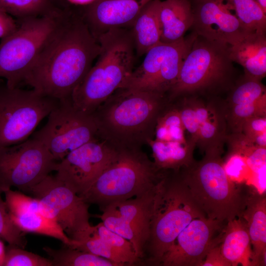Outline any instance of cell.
<instances>
[{
	"label": "cell",
	"instance_id": "1",
	"mask_svg": "<svg viewBox=\"0 0 266 266\" xmlns=\"http://www.w3.org/2000/svg\"><path fill=\"white\" fill-rule=\"evenodd\" d=\"M73 7L64 9L57 29L23 80L58 100L71 98L100 50L79 7Z\"/></svg>",
	"mask_w": 266,
	"mask_h": 266
},
{
	"label": "cell",
	"instance_id": "2",
	"mask_svg": "<svg viewBox=\"0 0 266 266\" xmlns=\"http://www.w3.org/2000/svg\"><path fill=\"white\" fill-rule=\"evenodd\" d=\"M170 103L166 94L120 88L93 113L98 137L117 147H141L154 138L157 121Z\"/></svg>",
	"mask_w": 266,
	"mask_h": 266
},
{
	"label": "cell",
	"instance_id": "3",
	"mask_svg": "<svg viewBox=\"0 0 266 266\" xmlns=\"http://www.w3.org/2000/svg\"><path fill=\"white\" fill-rule=\"evenodd\" d=\"M97 40L100 50L97 62L71 96L73 106L88 113L123 87L133 70L136 55L130 29H111Z\"/></svg>",
	"mask_w": 266,
	"mask_h": 266
},
{
	"label": "cell",
	"instance_id": "4",
	"mask_svg": "<svg viewBox=\"0 0 266 266\" xmlns=\"http://www.w3.org/2000/svg\"><path fill=\"white\" fill-rule=\"evenodd\" d=\"M233 63L228 44L197 35L167 94L169 101L188 96L208 99L228 92L237 79Z\"/></svg>",
	"mask_w": 266,
	"mask_h": 266
},
{
	"label": "cell",
	"instance_id": "5",
	"mask_svg": "<svg viewBox=\"0 0 266 266\" xmlns=\"http://www.w3.org/2000/svg\"><path fill=\"white\" fill-rule=\"evenodd\" d=\"M167 170L157 185L144 258L159 265L182 231L194 219L205 216L192 198L179 171ZM206 217V216H205Z\"/></svg>",
	"mask_w": 266,
	"mask_h": 266
},
{
	"label": "cell",
	"instance_id": "6",
	"mask_svg": "<svg viewBox=\"0 0 266 266\" xmlns=\"http://www.w3.org/2000/svg\"><path fill=\"white\" fill-rule=\"evenodd\" d=\"M117 148L113 161L89 189L79 196L100 209L145 194L156 187L166 171L159 169L141 147Z\"/></svg>",
	"mask_w": 266,
	"mask_h": 266
},
{
	"label": "cell",
	"instance_id": "7",
	"mask_svg": "<svg viewBox=\"0 0 266 266\" xmlns=\"http://www.w3.org/2000/svg\"><path fill=\"white\" fill-rule=\"evenodd\" d=\"M221 155L205 154L202 159L179 170L193 200L208 218L222 223L241 217L246 198L228 177Z\"/></svg>",
	"mask_w": 266,
	"mask_h": 266
},
{
	"label": "cell",
	"instance_id": "8",
	"mask_svg": "<svg viewBox=\"0 0 266 266\" xmlns=\"http://www.w3.org/2000/svg\"><path fill=\"white\" fill-rule=\"evenodd\" d=\"M64 9L55 14L18 20L16 30L0 43V77L9 87H18L50 39Z\"/></svg>",
	"mask_w": 266,
	"mask_h": 266
},
{
	"label": "cell",
	"instance_id": "9",
	"mask_svg": "<svg viewBox=\"0 0 266 266\" xmlns=\"http://www.w3.org/2000/svg\"><path fill=\"white\" fill-rule=\"evenodd\" d=\"M59 100L32 89L0 86V147L28 139Z\"/></svg>",
	"mask_w": 266,
	"mask_h": 266
},
{
	"label": "cell",
	"instance_id": "10",
	"mask_svg": "<svg viewBox=\"0 0 266 266\" xmlns=\"http://www.w3.org/2000/svg\"><path fill=\"white\" fill-rule=\"evenodd\" d=\"M41 141L56 161L98 137L93 113L76 109L71 98L59 100L48 116L46 124L32 136Z\"/></svg>",
	"mask_w": 266,
	"mask_h": 266
},
{
	"label": "cell",
	"instance_id": "11",
	"mask_svg": "<svg viewBox=\"0 0 266 266\" xmlns=\"http://www.w3.org/2000/svg\"><path fill=\"white\" fill-rule=\"evenodd\" d=\"M57 164L47 147L32 137L0 147V194L12 187L27 192L55 171Z\"/></svg>",
	"mask_w": 266,
	"mask_h": 266
},
{
	"label": "cell",
	"instance_id": "12",
	"mask_svg": "<svg viewBox=\"0 0 266 266\" xmlns=\"http://www.w3.org/2000/svg\"><path fill=\"white\" fill-rule=\"evenodd\" d=\"M197 34H191L173 43L160 42L146 53L122 88L166 94L176 82L184 58Z\"/></svg>",
	"mask_w": 266,
	"mask_h": 266
},
{
	"label": "cell",
	"instance_id": "13",
	"mask_svg": "<svg viewBox=\"0 0 266 266\" xmlns=\"http://www.w3.org/2000/svg\"><path fill=\"white\" fill-rule=\"evenodd\" d=\"M27 192L38 200L40 213L55 221L71 239L90 225L89 204L55 175L49 174Z\"/></svg>",
	"mask_w": 266,
	"mask_h": 266
},
{
	"label": "cell",
	"instance_id": "14",
	"mask_svg": "<svg viewBox=\"0 0 266 266\" xmlns=\"http://www.w3.org/2000/svg\"><path fill=\"white\" fill-rule=\"evenodd\" d=\"M118 148L97 137L71 151L57 162L55 177L78 196L88 190L115 159Z\"/></svg>",
	"mask_w": 266,
	"mask_h": 266
},
{
	"label": "cell",
	"instance_id": "15",
	"mask_svg": "<svg viewBox=\"0 0 266 266\" xmlns=\"http://www.w3.org/2000/svg\"><path fill=\"white\" fill-rule=\"evenodd\" d=\"M222 223L205 216L193 219L179 234L159 265L200 266L209 250L221 241L222 237L213 236Z\"/></svg>",
	"mask_w": 266,
	"mask_h": 266
},
{
	"label": "cell",
	"instance_id": "16",
	"mask_svg": "<svg viewBox=\"0 0 266 266\" xmlns=\"http://www.w3.org/2000/svg\"><path fill=\"white\" fill-rule=\"evenodd\" d=\"M192 32L210 40L234 45L249 34L223 0H190Z\"/></svg>",
	"mask_w": 266,
	"mask_h": 266
},
{
	"label": "cell",
	"instance_id": "17",
	"mask_svg": "<svg viewBox=\"0 0 266 266\" xmlns=\"http://www.w3.org/2000/svg\"><path fill=\"white\" fill-rule=\"evenodd\" d=\"M151 0H96L91 4L79 8L97 39L111 29H130L141 9Z\"/></svg>",
	"mask_w": 266,
	"mask_h": 266
},
{
	"label": "cell",
	"instance_id": "18",
	"mask_svg": "<svg viewBox=\"0 0 266 266\" xmlns=\"http://www.w3.org/2000/svg\"><path fill=\"white\" fill-rule=\"evenodd\" d=\"M194 97L198 123L196 146L205 154L221 155L228 135L224 101L218 97L204 101L201 97Z\"/></svg>",
	"mask_w": 266,
	"mask_h": 266
},
{
	"label": "cell",
	"instance_id": "19",
	"mask_svg": "<svg viewBox=\"0 0 266 266\" xmlns=\"http://www.w3.org/2000/svg\"><path fill=\"white\" fill-rule=\"evenodd\" d=\"M157 185L141 196L116 201L100 209L121 217L136 233L144 250L150 234V221Z\"/></svg>",
	"mask_w": 266,
	"mask_h": 266
},
{
	"label": "cell",
	"instance_id": "20",
	"mask_svg": "<svg viewBox=\"0 0 266 266\" xmlns=\"http://www.w3.org/2000/svg\"><path fill=\"white\" fill-rule=\"evenodd\" d=\"M230 58L241 65L244 75L261 81L266 75V33L248 34L239 42L229 45Z\"/></svg>",
	"mask_w": 266,
	"mask_h": 266
},
{
	"label": "cell",
	"instance_id": "21",
	"mask_svg": "<svg viewBox=\"0 0 266 266\" xmlns=\"http://www.w3.org/2000/svg\"><path fill=\"white\" fill-rule=\"evenodd\" d=\"M161 42L170 43L184 37L194 16L190 0H161L159 10Z\"/></svg>",
	"mask_w": 266,
	"mask_h": 266
},
{
	"label": "cell",
	"instance_id": "22",
	"mask_svg": "<svg viewBox=\"0 0 266 266\" xmlns=\"http://www.w3.org/2000/svg\"><path fill=\"white\" fill-rule=\"evenodd\" d=\"M241 217L245 221L252 245L255 266H266V198L257 193L246 198Z\"/></svg>",
	"mask_w": 266,
	"mask_h": 266
},
{
	"label": "cell",
	"instance_id": "23",
	"mask_svg": "<svg viewBox=\"0 0 266 266\" xmlns=\"http://www.w3.org/2000/svg\"><path fill=\"white\" fill-rule=\"evenodd\" d=\"M222 236L221 252L231 266H255L247 225L241 216L228 222Z\"/></svg>",
	"mask_w": 266,
	"mask_h": 266
},
{
	"label": "cell",
	"instance_id": "24",
	"mask_svg": "<svg viewBox=\"0 0 266 266\" xmlns=\"http://www.w3.org/2000/svg\"><path fill=\"white\" fill-rule=\"evenodd\" d=\"M161 0H152L141 9L130 30L135 53L141 56L161 42L159 10Z\"/></svg>",
	"mask_w": 266,
	"mask_h": 266
},
{
	"label": "cell",
	"instance_id": "25",
	"mask_svg": "<svg viewBox=\"0 0 266 266\" xmlns=\"http://www.w3.org/2000/svg\"><path fill=\"white\" fill-rule=\"evenodd\" d=\"M152 150L154 163L160 169L178 171L191 165L196 144L191 140L183 143L154 138L147 143Z\"/></svg>",
	"mask_w": 266,
	"mask_h": 266
},
{
	"label": "cell",
	"instance_id": "26",
	"mask_svg": "<svg viewBox=\"0 0 266 266\" xmlns=\"http://www.w3.org/2000/svg\"><path fill=\"white\" fill-rule=\"evenodd\" d=\"M10 215L15 225L25 233H32L52 237L62 241L64 245L73 248L77 249L79 245V242L69 237L55 221L40 212Z\"/></svg>",
	"mask_w": 266,
	"mask_h": 266
},
{
	"label": "cell",
	"instance_id": "27",
	"mask_svg": "<svg viewBox=\"0 0 266 266\" xmlns=\"http://www.w3.org/2000/svg\"><path fill=\"white\" fill-rule=\"evenodd\" d=\"M43 249L53 266H116L106 258L66 245L59 249L49 247Z\"/></svg>",
	"mask_w": 266,
	"mask_h": 266
},
{
	"label": "cell",
	"instance_id": "28",
	"mask_svg": "<svg viewBox=\"0 0 266 266\" xmlns=\"http://www.w3.org/2000/svg\"><path fill=\"white\" fill-rule=\"evenodd\" d=\"M249 33H266V13L255 0H223Z\"/></svg>",
	"mask_w": 266,
	"mask_h": 266
},
{
	"label": "cell",
	"instance_id": "29",
	"mask_svg": "<svg viewBox=\"0 0 266 266\" xmlns=\"http://www.w3.org/2000/svg\"><path fill=\"white\" fill-rule=\"evenodd\" d=\"M179 112L172 102L159 117L155 130V138L161 141H174L186 143L189 140Z\"/></svg>",
	"mask_w": 266,
	"mask_h": 266
},
{
	"label": "cell",
	"instance_id": "30",
	"mask_svg": "<svg viewBox=\"0 0 266 266\" xmlns=\"http://www.w3.org/2000/svg\"><path fill=\"white\" fill-rule=\"evenodd\" d=\"M0 8L18 20L55 14L61 10L50 0H0Z\"/></svg>",
	"mask_w": 266,
	"mask_h": 266
},
{
	"label": "cell",
	"instance_id": "31",
	"mask_svg": "<svg viewBox=\"0 0 266 266\" xmlns=\"http://www.w3.org/2000/svg\"><path fill=\"white\" fill-rule=\"evenodd\" d=\"M226 107L249 104L266 96V87L261 81L250 78L244 74L237 78L228 92Z\"/></svg>",
	"mask_w": 266,
	"mask_h": 266
},
{
	"label": "cell",
	"instance_id": "32",
	"mask_svg": "<svg viewBox=\"0 0 266 266\" xmlns=\"http://www.w3.org/2000/svg\"><path fill=\"white\" fill-rule=\"evenodd\" d=\"M96 227L100 236L108 245L121 266L140 263L134 248L129 240L107 228L102 222Z\"/></svg>",
	"mask_w": 266,
	"mask_h": 266
},
{
	"label": "cell",
	"instance_id": "33",
	"mask_svg": "<svg viewBox=\"0 0 266 266\" xmlns=\"http://www.w3.org/2000/svg\"><path fill=\"white\" fill-rule=\"evenodd\" d=\"M225 109L227 128L232 133H241L242 126L246 120L256 116H266V96L249 104L225 106Z\"/></svg>",
	"mask_w": 266,
	"mask_h": 266
},
{
	"label": "cell",
	"instance_id": "34",
	"mask_svg": "<svg viewBox=\"0 0 266 266\" xmlns=\"http://www.w3.org/2000/svg\"><path fill=\"white\" fill-rule=\"evenodd\" d=\"M72 239L79 242L77 249L102 257L121 266L110 248L100 236L96 226L90 224L77 232Z\"/></svg>",
	"mask_w": 266,
	"mask_h": 266
},
{
	"label": "cell",
	"instance_id": "35",
	"mask_svg": "<svg viewBox=\"0 0 266 266\" xmlns=\"http://www.w3.org/2000/svg\"><path fill=\"white\" fill-rule=\"evenodd\" d=\"M25 233L12 220L4 200L0 194V238L9 246L24 248L26 245Z\"/></svg>",
	"mask_w": 266,
	"mask_h": 266
},
{
	"label": "cell",
	"instance_id": "36",
	"mask_svg": "<svg viewBox=\"0 0 266 266\" xmlns=\"http://www.w3.org/2000/svg\"><path fill=\"white\" fill-rule=\"evenodd\" d=\"M3 266H53L50 259L24 250L23 248L8 245L6 249Z\"/></svg>",
	"mask_w": 266,
	"mask_h": 266
},
{
	"label": "cell",
	"instance_id": "37",
	"mask_svg": "<svg viewBox=\"0 0 266 266\" xmlns=\"http://www.w3.org/2000/svg\"><path fill=\"white\" fill-rule=\"evenodd\" d=\"M4 201L11 214L19 215L28 212H40L38 200L22 193L12 190L5 191Z\"/></svg>",
	"mask_w": 266,
	"mask_h": 266
},
{
	"label": "cell",
	"instance_id": "38",
	"mask_svg": "<svg viewBox=\"0 0 266 266\" xmlns=\"http://www.w3.org/2000/svg\"><path fill=\"white\" fill-rule=\"evenodd\" d=\"M241 133L255 146L266 148V116H256L246 120Z\"/></svg>",
	"mask_w": 266,
	"mask_h": 266
},
{
	"label": "cell",
	"instance_id": "39",
	"mask_svg": "<svg viewBox=\"0 0 266 266\" xmlns=\"http://www.w3.org/2000/svg\"><path fill=\"white\" fill-rule=\"evenodd\" d=\"M220 243L209 250L200 266H231L221 252Z\"/></svg>",
	"mask_w": 266,
	"mask_h": 266
},
{
	"label": "cell",
	"instance_id": "40",
	"mask_svg": "<svg viewBox=\"0 0 266 266\" xmlns=\"http://www.w3.org/2000/svg\"><path fill=\"white\" fill-rule=\"evenodd\" d=\"M18 25L17 21L0 8V38L2 39L14 32Z\"/></svg>",
	"mask_w": 266,
	"mask_h": 266
},
{
	"label": "cell",
	"instance_id": "41",
	"mask_svg": "<svg viewBox=\"0 0 266 266\" xmlns=\"http://www.w3.org/2000/svg\"><path fill=\"white\" fill-rule=\"evenodd\" d=\"M74 6L84 7L91 4L96 0H64Z\"/></svg>",
	"mask_w": 266,
	"mask_h": 266
},
{
	"label": "cell",
	"instance_id": "42",
	"mask_svg": "<svg viewBox=\"0 0 266 266\" xmlns=\"http://www.w3.org/2000/svg\"><path fill=\"white\" fill-rule=\"evenodd\" d=\"M6 254V249L3 242L0 238V266H3Z\"/></svg>",
	"mask_w": 266,
	"mask_h": 266
},
{
	"label": "cell",
	"instance_id": "43",
	"mask_svg": "<svg viewBox=\"0 0 266 266\" xmlns=\"http://www.w3.org/2000/svg\"><path fill=\"white\" fill-rule=\"evenodd\" d=\"M264 12L266 13V0H255Z\"/></svg>",
	"mask_w": 266,
	"mask_h": 266
}]
</instances>
